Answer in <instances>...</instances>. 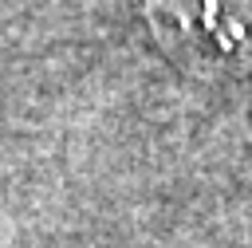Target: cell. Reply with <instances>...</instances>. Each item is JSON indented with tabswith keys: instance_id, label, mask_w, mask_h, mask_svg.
Instances as JSON below:
<instances>
[{
	"instance_id": "cell-1",
	"label": "cell",
	"mask_w": 252,
	"mask_h": 248,
	"mask_svg": "<svg viewBox=\"0 0 252 248\" xmlns=\"http://www.w3.org/2000/svg\"><path fill=\"white\" fill-rule=\"evenodd\" d=\"M158 43L197 75L252 71V0H146Z\"/></svg>"
}]
</instances>
